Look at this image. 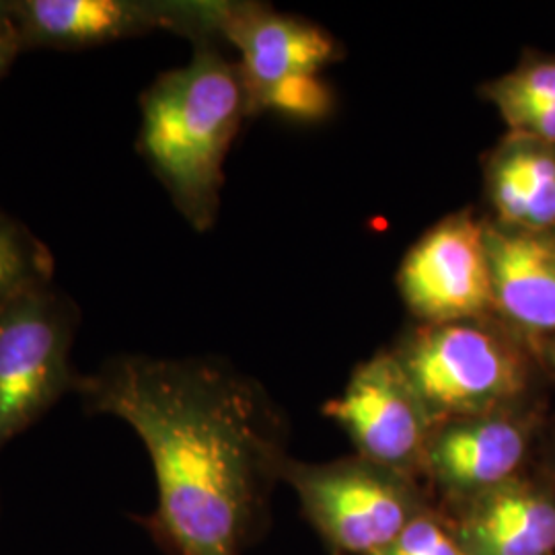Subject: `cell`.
Returning a JSON list of instances; mask_svg holds the SVG:
<instances>
[{"label": "cell", "instance_id": "obj_1", "mask_svg": "<svg viewBox=\"0 0 555 555\" xmlns=\"http://www.w3.org/2000/svg\"><path fill=\"white\" fill-rule=\"evenodd\" d=\"M91 414L139 435L157 479L140 522L167 555H243L282 479L286 424L256 378L220 358L112 357L80 375Z\"/></svg>", "mask_w": 555, "mask_h": 555}, {"label": "cell", "instance_id": "obj_2", "mask_svg": "<svg viewBox=\"0 0 555 555\" xmlns=\"http://www.w3.org/2000/svg\"><path fill=\"white\" fill-rule=\"evenodd\" d=\"M247 116L238 64L215 41H198L185 66L163 73L140 95V157L198 233L217 224L224 160Z\"/></svg>", "mask_w": 555, "mask_h": 555}, {"label": "cell", "instance_id": "obj_3", "mask_svg": "<svg viewBox=\"0 0 555 555\" xmlns=\"http://www.w3.org/2000/svg\"><path fill=\"white\" fill-rule=\"evenodd\" d=\"M391 352L437 424L529 405L543 369L535 348L496 315L416 323Z\"/></svg>", "mask_w": 555, "mask_h": 555}, {"label": "cell", "instance_id": "obj_4", "mask_svg": "<svg viewBox=\"0 0 555 555\" xmlns=\"http://www.w3.org/2000/svg\"><path fill=\"white\" fill-rule=\"evenodd\" d=\"M282 479L336 555H377L416 516L435 508L420 479L360 455L330 463L288 459Z\"/></svg>", "mask_w": 555, "mask_h": 555}, {"label": "cell", "instance_id": "obj_5", "mask_svg": "<svg viewBox=\"0 0 555 555\" xmlns=\"http://www.w3.org/2000/svg\"><path fill=\"white\" fill-rule=\"evenodd\" d=\"M79 321V307L54 282L23 291L0 311V453L75 393Z\"/></svg>", "mask_w": 555, "mask_h": 555}, {"label": "cell", "instance_id": "obj_6", "mask_svg": "<svg viewBox=\"0 0 555 555\" xmlns=\"http://www.w3.org/2000/svg\"><path fill=\"white\" fill-rule=\"evenodd\" d=\"M222 2L183 0H13L21 50H85L159 29L194 43L219 40Z\"/></svg>", "mask_w": 555, "mask_h": 555}, {"label": "cell", "instance_id": "obj_7", "mask_svg": "<svg viewBox=\"0 0 555 555\" xmlns=\"http://www.w3.org/2000/svg\"><path fill=\"white\" fill-rule=\"evenodd\" d=\"M541 417L529 405L479 416L453 417L435 426L420 481L449 513L525 474Z\"/></svg>", "mask_w": 555, "mask_h": 555}, {"label": "cell", "instance_id": "obj_8", "mask_svg": "<svg viewBox=\"0 0 555 555\" xmlns=\"http://www.w3.org/2000/svg\"><path fill=\"white\" fill-rule=\"evenodd\" d=\"M323 414L344 428L358 455L420 479L437 422L391 350L358 364L341 396L325 401Z\"/></svg>", "mask_w": 555, "mask_h": 555}, {"label": "cell", "instance_id": "obj_9", "mask_svg": "<svg viewBox=\"0 0 555 555\" xmlns=\"http://www.w3.org/2000/svg\"><path fill=\"white\" fill-rule=\"evenodd\" d=\"M397 284L416 323L494 315L486 219L465 208L440 220L408 251Z\"/></svg>", "mask_w": 555, "mask_h": 555}, {"label": "cell", "instance_id": "obj_10", "mask_svg": "<svg viewBox=\"0 0 555 555\" xmlns=\"http://www.w3.org/2000/svg\"><path fill=\"white\" fill-rule=\"evenodd\" d=\"M219 40L237 50L249 116L261 114L286 85L319 77L339 59L337 41L323 27L258 2H222Z\"/></svg>", "mask_w": 555, "mask_h": 555}, {"label": "cell", "instance_id": "obj_11", "mask_svg": "<svg viewBox=\"0 0 555 555\" xmlns=\"http://www.w3.org/2000/svg\"><path fill=\"white\" fill-rule=\"evenodd\" d=\"M494 315L533 348L555 337V231L486 219Z\"/></svg>", "mask_w": 555, "mask_h": 555}, {"label": "cell", "instance_id": "obj_12", "mask_svg": "<svg viewBox=\"0 0 555 555\" xmlns=\"http://www.w3.org/2000/svg\"><path fill=\"white\" fill-rule=\"evenodd\" d=\"M440 515L467 555H554L555 483L522 474Z\"/></svg>", "mask_w": 555, "mask_h": 555}, {"label": "cell", "instance_id": "obj_13", "mask_svg": "<svg viewBox=\"0 0 555 555\" xmlns=\"http://www.w3.org/2000/svg\"><path fill=\"white\" fill-rule=\"evenodd\" d=\"M486 198L498 224L555 231V144L508 132L483 163Z\"/></svg>", "mask_w": 555, "mask_h": 555}, {"label": "cell", "instance_id": "obj_14", "mask_svg": "<svg viewBox=\"0 0 555 555\" xmlns=\"http://www.w3.org/2000/svg\"><path fill=\"white\" fill-rule=\"evenodd\" d=\"M48 282H54L50 247L0 208V311L23 291Z\"/></svg>", "mask_w": 555, "mask_h": 555}, {"label": "cell", "instance_id": "obj_15", "mask_svg": "<svg viewBox=\"0 0 555 555\" xmlns=\"http://www.w3.org/2000/svg\"><path fill=\"white\" fill-rule=\"evenodd\" d=\"M481 95L492 101L504 121L511 124L537 103L555 100V56L522 60L506 77L488 82Z\"/></svg>", "mask_w": 555, "mask_h": 555}, {"label": "cell", "instance_id": "obj_16", "mask_svg": "<svg viewBox=\"0 0 555 555\" xmlns=\"http://www.w3.org/2000/svg\"><path fill=\"white\" fill-rule=\"evenodd\" d=\"M377 555H467L456 541L447 518L437 508L416 516L399 535Z\"/></svg>", "mask_w": 555, "mask_h": 555}, {"label": "cell", "instance_id": "obj_17", "mask_svg": "<svg viewBox=\"0 0 555 555\" xmlns=\"http://www.w3.org/2000/svg\"><path fill=\"white\" fill-rule=\"evenodd\" d=\"M21 52L23 50H21L20 38L0 40V79L9 73V68L15 64Z\"/></svg>", "mask_w": 555, "mask_h": 555}, {"label": "cell", "instance_id": "obj_18", "mask_svg": "<svg viewBox=\"0 0 555 555\" xmlns=\"http://www.w3.org/2000/svg\"><path fill=\"white\" fill-rule=\"evenodd\" d=\"M17 38L13 21V0H0V40Z\"/></svg>", "mask_w": 555, "mask_h": 555}, {"label": "cell", "instance_id": "obj_19", "mask_svg": "<svg viewBox=\"0 0 555 555\" xmlns=\"http://www.w3.org/2000/svg\"><path fill=\"white\" fill-rule=\"evenodd\" d=\"M537 354H539V360H541L543 369L552 371L555 375V337L543 341V344L537 348Z\"/></svg>", "mask_w": 555, "mask_h": 555}]
</instances>
